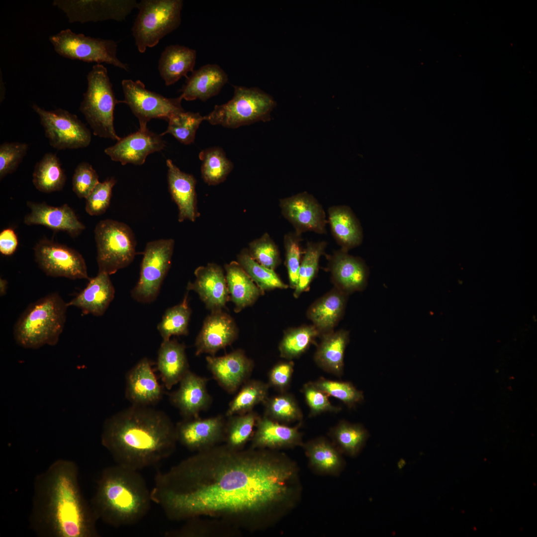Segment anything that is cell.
I'll use <instances>...</instances> for the list:
<instances>
[{
  "instance_id": "cell-56",
  "label": "cell",
  "mask_w": 537,
  "mask_h": 537,
  "mask_svg": "<svg viewBox=\"0 0 537 537\" xmlns=\"http://www.w3.org/2000/svg\"><path fill=\"white\" fill-rule=\"evenodd\" d=\"M294 363L292 360L280 361L275 364L268 374V384L279 392H286L289 387Z\"/></svg>"
},
{
  "instance_id": "cell-7",
  "label": "cell",
  "mask_w": 537,
  "mask_h": 537,
  "mask_svg": "<svg viewBox=\"0 0 537 537\" xmlns=\"http://www.w3.org/2000/svg\"><path fill=\"white\" fill-rule=\"evenodd\" d=\"M182 0H142L131 28L135 45L140 53L157 45L165 36L181 23Z\"/></svg>"
},
{
  "instance_id": "cell-50",
  "label": "cell",
  "mask_w": 537,
  "mask_h": 537,
  "mask_svg": "<svg viewBox=\"0 0 537 537\" xmlns=\"http://www.w3.org/2000/svg\"><path fill=\"white\" fill-rule=\"evenodd\" d=\"M250 256L256 262L270 269H274L281 262L277 246L268 233L249 244Z\"/></svg>"
},
{
  "instance_id": "cell-14",
  "label": "cell",
  "mask_w": 537,
  "mask_h": 537,
  "mask_svg": "<svg viewBox=\"0 0 537 537\" xmlns=\"http://www.w3.org/2000/svg\"><path fill=\"white\" fill-rule=\"evenodd\" d=\"M35 260L47 275L72 279H90L85 261L78 251L46 238L34 247Z\"/></svg>"
},
{
  "instance_id": "cell-27",
  "label": "cell",
  "mask_w": 537,
  "mask_h": 537,
  "mask_svg": "<svg viewBox=\"0 0 537 537\" xmlns=\"http://www.w3.org/2000/svg\"><path fill=\"white\" fill-rule=\"evenodd\" d=\"M166 164L169 191L178 207V221L194 222L200 215L197 208L196 180L192 175L180 171L171 159L167 160Z\"/></svg>"
},
{
  "instance_id": "cell-5",
  "label": "cell",
  "mask_w": 537,
  "mask_h": 537,
  "mask_svg": "<svg viewBox=\"0 0 537 537\" xmlns=\"http://www.w3.org/2000/svg\"><path fill=\"white\" fill-rule=\"evenodd\" d=\"M60 295L52 293L30 304L13 328L16 343L26 349L55 345L63 331L68 308Z\"/></svg>"
},
{
  "instance_id": "cell-11",
  "label": "cell",
  "mask_w": 537,
  "mask_h": 537,
  "mask_svg": "<svg viewBox=\"0 0 537 537\" xmlns=\"http://www.w3.org/2000/svg\"><path fill=\"white\" fill-rule=\"evenodd\" d=\"M175 242L172 239L148 242L143 253L139 280L131 292L136 301L151 303L157 297L170 268Z\"/></svg>"
},
{
  "instance_id": "cell-46",
  "label": "cell",
  "mask_w": 537,
  "mask_h": 537,
  "mask_svg": "<svg viewBox=\"0 0 537 537\" xmlns=\"http://www.w3.org/2000/svg\"><path fill=\"white\" fill-rule=\"evenodd\" d=\"M187 294L188 292L181 303L166 310L158 325L157 329L163 341L170 340L173 336L188 334L191 310L188 305Z\"/></svg>"
},
{
  "instance_id": "cell-49",
  "label": "cell",
  "mask_w": 537,
  "mask_h": 537,
  "mask_svg": "<svg viewBox=\"0 0 537 537\" xmlns=\"http://www.w3.org/2000/svg\"><path fill=\"white\" fill-rule=\"evenodd\" d=\"M313 382L328 396L341 400L349 407H353L363 400L362 392L350 382L332 380L321 377Z\"/></svg>"
},
{
  "instance_id": "cell-39",
  "label": "cell",
  "mask_w": 537,
  "mask_h": 537,
  "mask_svg": "<svg viewBox=\"0 0 537 537\" xmlns=\"http://www.w3.org/2000/svg\"><path fill=\"white\" fill-rule=\"evenodd\" d=\"M32 176L36 188L45 193L61 190L66 180L59 158L51 153L45 154L36 164Z\"/></svg>"
},
{
  "instance_id": "cell-9",
  "label": "cell",
  "mask_w": 537,
  "mask_h": 537,
  "mask_svg": "<svg viewBox=\"0 0 537 537\" xmlns=\"http://www.w3.org/2000/svg\"><path fill=\"white\" fill-rule=\"evenodd\" d=\"M97 248L98 272L108 275L129 265L136 255V240L126 224L105 219L99 221L94 230Z\"/></svg>"
},
{
  "instance_id": "cell-23",
  "label": "cell",
  "mask_w": 537,
  "mask_h": 537,
  "mask_svg": "<svg viewBox=\"0 0 537 537\" xmlns=\"http://www.w3.org/2000/svg\"><path fill=\"white\" fill-rule=\"evenodd\" d=\"M30 212L24 218L27 225H40L56 232H67L72 237L79 236L86 227L67 204L53 206L45 202L27 201Z\"/></svg>"
},
{
  "instance_id": "cell-26",
  "label": "cell",
  "mask_w": 537,
  "mask_h": 537,
  "mask_svg": "<svg viewBox=\"0 0 537 537\" xmlns=\"http://www.w3.org/2000/svg\"><path fill=\"white\" fill-rule=\"evenodd\" d=\"M163 390L149 359L143 358L127 373L125 396L133 405L148 406L157 404Z\"/></svg>"
},
{
  "instance_id": "cell-12",
  "label": "cell",
  "mask_w": 537,
  "mask_h": 537,
  "mask_svg": "<svg viewBox=\"0 0 537 537\" xmlns=\"http://www.w3.org/2000/svg\"><path fill=\"white\" fill-rule=\"evenodd\" d=\"M121 85L124 96L121 102L128 105L138 118L140 130L147 129L148 122L152 119L168 121L173 114L184 111L180 95L175 98L165 97L147 89L139 80L124 79Z\"/></svg>"
},
{
  "instance_id": "cell-43",
  "label": "cell",
  "mask_w": 537,
  "mask_h": 537,
  "mask_svg": "<svg viewBox=\"0 0 537 537\" xmlns=\"http://www.w3.org/2000/svg\"><path fill=\"white\" fill-rule=\"evenodd\" d=\"M318 336L320 334L313 324L287 330L278 345L280 356L287 360L299 357Z\"/></svg>"
},
{
  "instance_id": "cell-1",
  "label": "cell",
  "mask_w": 537,
  "mask_h": 537,
  "mask_svg": "<svg viewBox=\"0 0 537 537\" xmlns=\"http://www.w3.org/2000/svg\"><path fill=\"white\" fill-rule=\"evenodd\" d=\"M302 488L298 466L284 453L224 444L158 472L151 496L171 521L210 518L255 532L292 511Z\"/></svg>"
},
{
  "instance_id": "cell-48",
  "label": "cell",
  "mask_w": 537,
  "mask_h": 537,
  "mask_svg": "<svg viewBox=\"0 0 537 537\" xmlns=\"http://www.w3.org/2000/svg\"><path fill=\"white\" fill-rule=\"evenodd\" d=\"M203 120L205 116L198 112H178L169 118L167 130L161 134H170L179 142L188 145L194 142L196 132Z\"/></svg>"
},
{
  "instance_id": "cell-18",
  "label": "cell",
  "mask_w": 537,
  "mask_h": 537,
  "mask_svg": "<svg viewBox=\"0 0 537 537\" xmlns=\"http://www.w3.org/2000/svg\"><path fill=\"white\" fill-rule=\"evenodd\" d=\"M206 360L214 379L230 394L235 393L249 379L254 367L253 360L241 349L221 357L208 356Z\"/></svg>"
},
{
  "instance_id": "cell-32",
  "label": "cell",
  "mask_w": 537,
  "mask_h": 537,
  "mask_svg": "<svg viewBox=\"0 0 537 537\" xmlns=\"http://www.w3.org/2000/svg\"><path fill=\"white\" fill-rule=\"evenodd\" d=\"M157 368L168 390L179 383L189 370L184 345L174 339L163 341L158 353Z\"/></svg>"
},
{
  "instance_id": "cell-55",
  "label": "cell",
  "mask_w": 537,
  "mask_h": 537,
  "mask_svg": "<svg viewBox=\"0 0 537 537\" xmlns=\"http://www.w3.org/2000/svg\"><path fill=\"white\" fill-rule=\"evenodd\" d=\"M99 182L98 176L92 166L87 162L80 163L72 178V189L80 198H86Z\"/></svg>"
},
{
  "instance_id": "cell-53",
  "label": "cell",
  "mask_w": 537,
  "mask_h": 537,
  "mask_svg": "<svg viewBox=\"0 0 537 537\" xmlns=\"http://www.w3.org/2000/svg\"><path fill=\"white\" fill-rule=\"evenodd\" d=\"M116 182L114 178L99 182L86 198V211L91 216L103 214L110 204L112 188Z\"/></svg>"
},
{
  "instance_id": "cell-22",
  "label": "cell",
  "mask_w": 537,
  "mask_h": 537,
  "mask_svg": "<svg viewBox=\"0 0 537 537\" xmlns=\"http://www.w3.org/2000/svg\"><path fill=\"white\" fill-rule=\"evenodd\" d=\"M328 259L335 287L348 295L365 289L369 270L362 259L341 249L329 256Z\"/></svg>"
},
{
  "instance_id": "cell-52",
  "label": "cell",
  "mask_w": 537,
  "mask_h": 537,
  "mask_svg": "<svg viewBox=\"0 0 537 537\" xmlns=\"http://www.w3.org/2000/svg\"><path fill=\"white\" fill-rule=\"evenodd\" d=\"M309 409V417H315L324 413H337L341 408L333 405L328 395L317 387L313 381L303 384L301 390Z\"/></svg>"
},
{
  "instance_id": "cell-29",
  "label": "cell",
  "mask_w": 537,
  "mask_h": 537,
  "mask_svg": "<svg viewBox=\"0 0 537 537\" xmlns=\"http://www.w3.org/2000/svg\"><path fill=\"white\" fill-rule=\"evenodd\" d=\"M302 447L310 468L316 474L338 476L346 463L342 453L331 441L323 436L304 442Z\"/></svg>"
},
{
  "instance_id": "cell-45",
  "label": "cell",
  "mask_w": 537,
  "mask_h": 537,
  "mask_svg": "<svg viewBox=\"0 0 537 537\" xmlns=\"http://www.w3.org/2000/svg\"><path fill=\"white\" fill-rule=\"evenodd\" d=\"M237 262L263 292L274 289H286L288 286L274 270L255 261L250 256L248 249H243L238 254Z\"/></svg>"
},
{
  "instance_id": "cell-31",
  "label": "cell",
  "mask_w": 537,
  "mask_h": 537,
  "mask_svg": "<svg viewBox=\"0 0 537 537\" xmlns=\"http://www.w3.org/2000/svg\"><path fill=\"white\" fill-rule=\"evenodd\" d=\"M348 295L334 287L309 307L307 316L320 334L331 332L342 319Z\"/></svg>"
},
{
  "instance_id": "cell-37",
  "label": "cell",
  "mask_w": 537,
  "mask_h": 537,
  "mask_svg": "<svg viewBox=\"0 0 537 537\" xmlns=\"http://www.w3.org/2000/svg\"><path fill=\"white\" fill-rule=\"evenodd\" d=\"M180 528L168 531L169 537H235L242 535L239 529L218 519L195 517L185 521Z\"/></svg>"
},
{
  "instance_id": "cell-58",
  "label": "cell",
  "mask_w": 537,
  "mask_h": 537,
  "mask_svg": "<svg viewBox=\"0 0 537 537\" xmlns=\"http://www.w3.org/2000/svg\"><path fill=\"white\" fill-rule=\"evenodd\" d=\"M7 288V281L6 279L0 278V295H4L6 293Z\"/></svg>"
},
{
  "instance_id": "cell-36",
  "label": "cell",
  "mask_w": 537,
  "mask_h": 537,
  "mask_svg": "<svg viewBox=\"0 0 537 537\" xmlns=\"http://www.w3.org/2000/svg\"><path fill=\"white\" fill-rule=\"evenodd\" d=\"M224 268L230 299L235 305L234 311L238 313L254 304L263 292L237 261L225 264Z\"/></svg>"
},
{
  "instance_id": "cell-2",
  "label": "cell",
  "mask_w": 537,
  "mask_h": 537,
  "mask_svg": "<svg viewBox=\"0 0 537 537\" xmlns=\"http://www.w3.org/2000/svg\"><path fill=\"white\" fill-rule=\"evenodd\" d=\"M79 473L75 462L59 459L36 476L29 521L37 536L98 537V519L81 492Z\"/></svg>"
},
{
  "instance_id": "cell-8",
  "label": "cell",
  "mask_w": 537,
  "mask_h": 537,
  "mask_svg": "<svg viewBox=\"0 0 537 537\" xmlns=\"http://www.w3.org/2000/svg\"><path fill=\"white\" fill-rule=\"evenodd\" d=\"M234 95L227 102L216 105L205 120L212 125L235 128L270 119L275 102L269 94L256 88L234 86Z\"/></svg>"
},
{
  "instance_id": "cell-54",
  "label": "cell",
  "mask_w": 537,
  "mask_h": 537,
  "mask_svg": "<svg viewBox=\"0 0 537 537\" xmlns=\"http://www.w3.org/2000/svg\"><path fill=\"white\" fill-rule=\"evenodd\" d=\"M28 145L21 142H4L0 146V179L13 173L26 154Z\"/></svg>"
},
{
  "instance_id": "cell-21",
  "label": "cell",
  "mask_w": 537,
  "mask_h": 537,
  "mask_svg": "<svg viewBox=\"0 0 537 537\" xmlns=\"http://www.w3.org/2000/svg\"><path fill=\"white\" fill-rule=\"evenodd\" d=\"M194 273L195 280L188 283L187 291L196 292L211 312L222 310L230 300L223 268L216 264L209 263L197 267Z\"/></svg>"
},
{
  "instance_id": "cell-51",
  "label": "cell",
  "mask_w": 537,
  "mask_h": 537,
  "mask_svg": "<svg viewBox=\"0 0 537 537\" xmlns=\"http://www.w3.org/2000/svg\"><path fill=\"white\" fill-rule=\"evenodd\" d=\"M301 235L294 232L286 234L283 238L285 252V266L290 286L295 289L298 280V273L302 254Z\"/></svg>"
},
{
  "instance_id": "cell-38",
  "label": "cell",
  "mask_w": 537,
  "mask_h": 537,
  "mask_svg": "<svg viewBox=\"0 0 537 537\" xmlns=\"http://www.w3.org/2000/svg\"><path fill=\"white\" fill-rule=\"evenodd\" d=\"M328 435L342 454L352 457L358 455L369 436L362 425L343 420L330 429Z\"/></svg>"
},
{
  "instance_id": "cell-24",
  "label": "cell",
  "mask_w": 537,
  "mask_h": 537,
  "mask_svg": "<svg viewBox=\"0 0 537 537\" xmlns=\"http://www.w3.org/2000/svg\"><path fill=\"white\" fill-rule=\"evenodd\" d=\"M301 422L289 427L265 415L259 416L251 440L250 448L279 450L302 447L303 435L300 431Z\"/></svg>"
},
{
  "instance_id": "cell-3",
  "label": "cell",
  "mask_w": 537,
  "mask_h": 537,
  "mask_svg": "<svg viewBox=\"0 0 537 537\" xmlns=\"http://www.w3.org/2000/svg\"><path fill=\"white\" fill-rule=\"evenodd\" d=\"M101 440L116 464L137 470L171 456L178 442L165 413L133 405L105 420Z\"/></svg>"
},
{
  "instance_id": "cell-15",
  "label": "cell",
  "mask_w": 537,
  "mask_h": 537,
  "mask_svg": "<svg viewBox=\"0 0 537 537\" xmlns=\"http://www.w3.org/2000/svg\"><path fill=\"white\" fill-rule=\"evenodd\" d=\"M135 0H55L53 5L64 11L70 22L121 21L137 8Z\"/></svg>"
},
{
  "instance_id": "cell-57",
  "label": "cell",
  "mask_w": 537,
  "mask_h": 537,
  "mask_svg": "<svg viewBox=\"0 0 537 537\" xmlns=\"http://www.w3.org/2000/svg\"><path fill=\"white\" fill-rule=\"evenodd\" d=\"M18 244V238L11 228L3 229L0 233V252L4 256L12 255Z\"/></svg>"
},
{
  "instance_id": "cell-6",
  "label": "cell",
  "mask_w": 537,
  "mask_h": 537,
  "mask_svg": "<svg viewBox=\"0 0 537 537\" xmlns=\"http://www.w3.org/2000/svg\"><path fill=\"white\" fill-rule=\"evenodd\" d=\"M88 89L84 93L80 110L90 125L95 136L117 141L121 138L114 127L116 98L108 72L101 64L92 66L87 75Z\"/></svg>"
},
{
  "instance_id": "cell-33",
  "label": "cell",
  "mask_w": 537,
  "mask_h": 537,
  "mask_svg": "<svg viewBox=\"0 0 537 537\" xmlns=\"http://www.w3.org/2000/svg\"><path fill=\"white\" fill-rule=\"evenodd\" d=\"M328 223L332 235L341 246L348 252L362 242L363 232L360 223L352 209L346 205L330 207Z\"/></svg>"
},
{
  "instance_id": "cell-16",
  "label": "cell",
  "mask_w": 537,
  "mask_h": 537,
  "mask_svg": "<svg viewBox=\"0 0 537 537\" xmlns=\"http://www.w3.org/2000/svg\"><path fill=\"white\" fill-rule=\"evenodd\" d=\"M226 419L224 416L183 419L176 425L178 442L196 452L224 443Z\"/></svg>"
},
{
  "instance_id": "cell-19",
  "label": "cell",
  "mask_w": 537,
  "mask_h": 537,
  "mask_svg": "<svg viewBox=\"0 0 537 537\" xmlns=\"http://www.w3.org/2000/svg\"><path fill=\"white\" fill-rule=\"evenodd\" d=\"M162 136L148 128L139 129L121 138L115 144L106 148L104 152L112 161L119 162L122 165H142L149 154L165 148L166 142Z\"/></svg>"
},
{
  "instance_id": "cell-10",
  "label": "cell",
  "mask_w": 537,
  "mask_h": 537,
  "mask_svg": "<svg viewBox=\"0 0 537 537\" xmlns=\"http://www.w3.org/2000/svg\"><path fill=\"white\" fill-rule=\"evenodd\" d=\"M55 51L61 56L87 63L112 65L126 71L128 65L116 56L117 43L111 39L91 37L66 29L49 37Z\"/></svg>"
},
{
  "instance_id": "cell-42",
  "label": "cell",
  "mask_w": 537,
  "mask_h": 537,
  "mask_svg": "<svg viewBox=\"0 0 537 537\" xmlns=\"http://www.w3.org/2000/svg\"><path fill=\"white\" fill-rule=\"evenodd\" d=\"M199 158L202 162V178L209 185L223 182L233 168V163L227 158L224 151L218 147L202 150Z\"/></svg>"
},
{
  "instance_id": "cell-34",
  "label": "cell",
  "mask_w": 537,
  "mask_h": 537,
  "mask_svg": "<svg viewBox=\"0 0 537 537\" xmlns=\"http://www.w3.org/2000/svg\"><path fill=\"white\" fill-rule=\"evenodd\" d=\"M314 356L316 364L325 371L340 377L344 368V355L349 332L340 330L322 335Z\"/></svg>"
},
{
  "instance_id": "cell-47",
  "label": "cell",
  "mask_w": 537,
  "mask_h": 537,
  "mask_svg": "<svg viewBox=\"0 0 537 537\" xmlns=\"http://www.w3.org/2000/svg\"><path fill=\"white\" fill-rule=\"evenodd\" d=\"M326 247L327 242L325 241L307 243L302 260L300 263L298 283L293 293L295 298L298 297L302 293L309 288L310 283L317 273L319 260L324 253Z\"/></svg>"
},
{
  "instance_id": "cell-25",
  "label": "cell",
  "mask_w": 537,
  "mask_h": 537,
  "mask_svg": "<svg viewBox=\"0 0 537 537\" xmlns=\"http://www.w3.org/2000/svg\"><path fill=\"white\" fill-rule=\"evenodd\" d=\"M209 379L190 370L179 382V387L170 394L171 403L179 410L183 419L199 417L212 403L207 384Z\"/></svg>"
},
{
  "instance_id": "cell-20",
  "label": "cell",
  "mask_w": 537,
  "mask_h": 537,
  "mask_svg": "<svg viewBox=\"0 0 537 537\" xmlns=\"http://www.w3.org/2000/svg\"><path fill=\"white\" fill-rule=\"evenodd\" d=\"M238 329L233 318L222 310L212 311L204 320L195 341V355L214 356L237 338Z\"/></svg>"
},
{
  "instance_id": "cell-40",
  "label": "cell",
  "mask_w": 537,
  "mask_h": 537,
  "mask_svg": "<svg viewBox=\"0 0 537 537\" xmlns=\"http://www.w3.org/2000/svg\"><path fill=\"white\" fill-rule=\"evenodd\" d=\"M259 415L254 410L226 417L224 443L234 450L244 449L251 441Z\"/></svg>"
},
{
  "instance_id": "cell-41",
  "label": "cell",
  "mask_w": 537,
  "mask_h": 537,
  "mask_svg": "<svg viewBox=\"0 0 537 537\" xmlns=\"http://www.w3.org/2000/svg\"><path fill=\"white\" fill-rule=\"evenodd\" d=\"M268 383L256 379H248L229 403L226 417L244 414L253 410L260 403H263L268 397Z\"/></svg>"
},
{
  "instance_id": "cell-30",
  "label": "cell",
  "mask_w": 537,
  "mask_h": 537,
  "mask_svg": "<svg viewBox=\"0 0 537 537\" xmlns=\"http://www.w3.org/2000/svg\"><path fill=\"white\" fill-rule=\"evenodd\" d=\"M228 82V76L218 65L207 64L194 70L180 90L183 99L205 101L217 94Z\"/></svg>"
},
{
  "instance_id": "cell-35",
  "label": "cell",
  "mask_w": 537,
  "mask_h": 537,
  "mask_svg": "<svg viewBox=\"0 0 537 537\" xmlns=\"http://www.w3.org/2000/svg\"><path fill=\"white\" fill-rule=\"evenodd\" d=\"M196 52L194 49L179 45L167 46L158 61V71L167 86L177 82L182 77L192 72L195 64Z\"/></svg>"
},
{
  "instance_id": "cell-28",
  "label": "cell",
  "mask_w": 537,
  "mask_h": 537,
  "mask_svg": "<svg viewBox=\"0 0 537 537\" xmlns=\"http://www.w3.org/2000/svg\"><path fill=\"white\" fill-rule=\"evenodd\" d=\"M115 289L108 274L98 272L89 279L86 287L69 302L67 306H75L83 314L103 315L114 297Z\"/></svg>"
},
{
  "instance_id": "cell-4",
  "label": "cell",
  "mask_w": 537,
  "mask_h": 537,
  "mask_svg": "<svg viewBox=\"0 0 537 537\" xmlns=\"http://www.w3.org/2000/svg\"><path fill=\"white\" fill-rule=\"evenodd\" d=\"M151 502V491L138 470L116 464L102 471L90 505L98 520L118 528L140 521Z\"/></svg>"
},
{
  "instance_id": "cell-13",
  "label": "cell",
  "mask_w": 537,
  "mask_h": 537,
  "mask_svg": "<svg viewBox=\"0 0 537 537\" xmlns=\"http://www.w3.org/2000/svg\"><path fill=\"white\" fill-rule=\"evenodd\" d=\"M32 107L39 116L45 136L54 148L75 149L90 144V132L76 115L62 108L48 111L35 104Z\"/></svg>"
},
{
  "instance_id": "cell-17",
  "label": "cell",
  "mask_w": 537,
  "mask_h": 537,
  "mask_svg": "<svg viewBox=\"0 0 537 537\" xmlns=\"http://www.w3.org/2000/svg\"><path fill=\"white\" fill-rule=\"evenodd\" d=\"M283 216L293 226L298 235L308 231L319 234L326 233V213L320 203L311 194L303 192L279 200Z\"/></svg>"
},
{
  "instance_id": "cell-44",
  "label": "cell",
  "mask_w": 537,
  "mask_h": 537,
  "mask_svg": "<svg viewBox=\"0 0 537 537\" xmlns=\"http://www.w3.org/2000/svg\"><path fill=\"white\" fill-rule=\"evenodd\" d=\"M263 404L264 415L279 423L301 422L303 420V413L296 398L287 392L268 397Z\"/></svg>"
}]
</instances>
